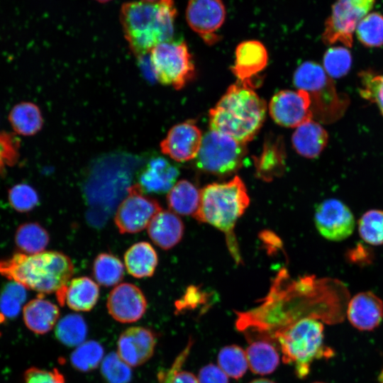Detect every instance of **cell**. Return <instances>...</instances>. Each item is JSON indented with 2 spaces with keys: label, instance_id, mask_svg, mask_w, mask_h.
Returning <instances> with one entry per match:
<instances>
[{
  "label": "cell",
  "instance_id": "obj_3",
  "mask_svg": "<svg viewBox=\"0 0 383 383\" xmlns=\"http://www.w3.org/2000/svg\"><path fill=\"white\" fill-rule=\"evenodd\" d=\"M266 111L265 101L251 87L238 81L210 110V130L246 144L261 128Z\"/></svg>",
  "mask_w": 383,
  "mask_h": 383
},
{
  "label": "cell",
  "instance_id": "obj_23",
  "mask_svg": "<svg viewBox=\"0 0 383 383\" xmlns=\"http://www.w3.org/2000/svg\"><path fill=\"white\" fill-rule=\"evenodd\" d=\"M128 272L137 278L150 277L158 262V257L152 246L147 242H139L130 247L124 255Z\"/></svg>",
  "mask_w": 383,
  "mask_h": 383
},
{
  "label": "cell",
  "instance_id": "obj_28",
  "mask_svg": "<svg viewBox=\"0 0 383 383\" xmlns=\"http://www.w3.org/2000/svg\"><path fill=\"white\" fill-rule=\"evenodd\" d=\"M50 240L47 231L37 223H28L18 227L15 242L22 253L33 255L43 252Z\"/></svg>",
  "mask_w": 383,
  "mask_h": 383
},
{
  "label": "cell",
  "instance_id": "obj_2",
  "mask_svg": "<svg viewBox=\"0 0 383 383\" xmlns=\"http://www.w3.org/2000/svg\"><path fill=\"white\" fill-rule=\"evenodd\" d=\"M177 9L174 0L124 3L120 20L129 48L138 57L157 45L172 40Z\"/></svg>",
  "mask_w": 383,
  "mask_h": 383
},
{
  "label": "cell",
  "instance_id": "obj_42",
  "mask_svg": "<svg viewBox=\"0 0 383 383\" xmlns=\"http://www.w3.org/2000/svg\"><path fill=\"white\" fill-rule=\"evenodd\" d=\"M198 380L199 383H228V377L218 366L209 364L199 370Z\"/></svg>",
  "mask_w": 383,
  "mask_h": 383
},
{
  "label": "cell",
  "instance_id": "obj_50",
  "mask_svg": "<svg viewBox=\"0 0 383 383\" xmlns=\"http://www.w3.org/2000/svg\"><path fill=\"white\" fill-rule=\"evenodd\" d=\"M382 383H383V382H382Z\"/></svg>",
  "mask_w": 383,
  "mask_h": 383
},
{
  "label": "cell",
  "instance_id": "obj_32",
  "mask_svg": "<svg viewBox=\"0 0 383 383\" xmlns=\"http://www.w3.org/2000/svg\"><path fill=\"white\" fill-rule=\"evenodd\" d=\"M26 297L24 286L13 281L6 284L0 294V323L16 318Z\"/></svg>",
  "mask_w": 383,
  "mask_h": 383
},
{
  "label": "cell",
  "instance_id": "obj_49",
  "mask_svg": "<svg viewBox=\"0 0 383 383\" xmlns=\"http://www.w3.org/2000/svg\"><path fill=\"white\" fill-rule=\"evenodd\" d=\"M313 383H323V382H313Z\"/></svg>",
  "mask_w": 383,
  "mask_h": 383
},
{
  "label": "cell",
  "instance_id": "obj_17",
  "mask_svg": "<svg viewBox=\"0 0 383 383\" xmlns=\"http://www.w3.org/2000/svg\"><path fill=\"white\" fill-rule=\"evenodd\" d=\"M346 313L353 327L371 331L383 320V301L372 292H360L350 300Z\"/></svg>",
  "mask_w": 383,
  "mask_h": 383
},
{
  "label": "cell",
  "instance_id": "obj_39",
  "mask_svg": "<svg viewBox=\"0 0 383 383\" xmlns=\"http://www.w3.org/2000/svg\"><path fill=\"white\" fill-rule=\"evenodd\" d=\"M101 371L108 383H129L132 377L129 365L114 353L104 358Z\"/></svg>",
  "mask_w": 383,
  "mask_h": 383
},
{
  "label": "cell",
  "instance_id": "obj_29",
  "mask_svg": "<svg viewBox=\"0 0 383 383\" xmlns=\"http://www.w3.org/2000/svg\"><path fill=\"white\" fill-rule=\"evenodd\" d=\"M280 139L265 144L257 162V173L263 179H272L284 170V150Z\"/></svg>",
  "mask_w": 383,
  "mask_h": 383
},
{
  "label": "cell",
  "instance_id": "obj_47",
  "mask_svg": "<svg viewBox=\"0 0 383 383\" xmlns=\"http://www.w3.org/2000/svg\"><path fill=\"white\" fill-rule=\"evenodd\" d=\"M95 1H96L98 2H100V3H106V2H109V1H110L111 0H95Z\"/></svg>",
  "mask_w": 383,
  "mask_h": 383
},
{
  "label": "cell",
  "instance_id": "obj_44",
  "mask_svg": "<svg viewBox=\"0 0 383 383\" xmlns=\"http://www.w3.org/2000/svg\"><path fill=\"white\" fill-rule=\"evenodd\" d=\"M170 383H199L198 378L192 372L178 370Z\"/></svg>",
  "mask_w": 383,
  "mask_h": 383
},
{
  "label": "cell",
  "instance_id": "obj_26",
  "mask_svg": "<svg viewBox=\"0 0 383 383\" xmlns=\"http://www.w3.org/2000/svg\"><path fill=\"white\" fill-rule=\"evenodd\" d=\"M248 367L252 372L265 375L272 373L279 363V355L270 341L254 339L245 351Z\"/></svg>",
  "mask_w": 383,
  "mask_h": 383
},
{
  "label": "cell",
  "instance_id": "obj_1",
  "mask_svg": "<svg viewBox=\"0 0 383 383\" xmlns=\"http://www.w3.org/2000/svg\"><path fill=\"white\" fill-rule=\"evenodd\" d=\"M74 270L70 258L56 251L20 252L0 260V274L41 294L55 293L62 306Z\"/></svg>",
  "mask_w": 383,
  "mask_h": 383
},
{
  "label": "cell",
  "instance_id": "obj_30",
  "mask_svg": "<svg viewBox=\"0 0 383 383\" xmlns=\"http://www.w3.org/2000/svg\"><path fill=\"white\" fill-rule=\"evenodd\" d=\"M93 274L99 284L111 287L123 279L124 267L120 259L114 255L102 252L94 261Z\"/></svg>",
  "mask_w": 383,
  "mask_h": 383
},
{
  "label": "cell",
  "instance_id": "obj_19",
  "mask_svg": "<svg viewBox=\"0 0 383 383\" xmlns=\"http://www.w3.org/2000/svg\"><path fill=\"white\" fill-rule=\"evenodd\" d=\"M178 169L164 157L152 159L139 176L142 190L161 194L169 192L175 184Z\"/></svg>",
  "mask_w": 383,
  "mask_h": 383
},
{
  "label": "cell",
  "instance_id": "obj_9",
  "mask_svg": "<svg viewBox=\"0 0 383 383\" xmlns=\"http://www.w3.org/2000/svg\"><path fill=\"white\" fill-rule=\"evenodd\" d=\"M377 0H335L325 21L322 41L326 45L341 43L351 48L359 22L374 7Z\"/></svg>",
  "mask_w": 383,
  "mask_h": 383
},
{
  "label": "cell",
  "instance_id": "obj_20",
  "mask_svg": "<svg viewBox=\"0 0 383 383\" xmlns=\"http://www.w3.org/2000/svg\"><path fill=\"white\" fill-rule=\"evenodd\" d=\"M184 223L172 211L161 210L150 221L148 233L158 247L169 250L175 246L184 234Z\"/></svg>",
  "mask_w": 383,
  "mask_h": 383
},
{
  "label": "cell",
  "instance_id": "obj_14",
  "mask_svg": "<svg viewBox=\"0 0 383 383\" xmlns=\"http://www.w3.org/2000/svg\"><path fill=\"white\" fill-rule=\"evenodd\" d=\"M203 135L192 121L174 126L161 141L162 152L173 160L182 162L196 157L202 142Z\"/></svg>",
  "mask_w": 383,
  "mask_h": 383
},
{
  "label": "cell",
  "instance_id": "obj_36",
  "mask_svg": "<svg viewBox=\"0 0 383 383\" xmlns=\"http://www.w3.org/2000/svg\"><path fill=\"white\" fill-rule=\"evenodd\" d=\"M104 355V349L97 342H84L72 352L70 356L72 365L81 372H89L96 368Z\"/></svg>",
  "mask_w": 383,
  "mask_h": 383
},
{
  "label": "cell",
  "instance_id": "obj_16",
  "mask_svg": "<svg viewBox=\"0 0 383 383\" xmlns=\"http://www.w3.org/2000/svg\"><path fill=\"white\" fill-rule=\"evenodd\" d=\"M156 335L149 328L136 326L124 331L117 342V354L129 366L136 367L152 355Z\"/></svg>",
  "mask_w": 383,
  "mask_h": 383
},
{
  "label": "cell",
  "instance_id": "obj_31",
  "mask_svg": "<svg viewBox=\"0 0 383 383\" xmlns=\"http://www.w3.org/2000/svg\"><path fill=\"white\" fill-rule=\"evenodd\" d=\"M55 333L59 341L64 345L79 346L86 338L87 326L80 315L68 314L57 323Z\"/></svg>",
  "mask_w": 383,
  "mask_h": 383
},
{
  "label": "cell",
  "instance_id": "obj_18",
  "mask_svg": "<svg viewBox=\"0 0 383 383\" xmlns=\"http://www.w3.org/2000/svg\"><path fill=\"white\" fill-rule=\"evenodd\" d=\"M268 55L265 45L258 40L241 42L235 49V60L231 71L238 81L252 87V77L267 65Z\"/></svg>",
  "mask_w": 383,
  "mask_h": 383
},
{
  "label": "cell",
  "instance_id": "obj_33",
  "mask_svg": "<svg viewBox=\"0 0 383 383\" xmlns=\"http://www.w3.org/2000/svg\"><path fill=\"white\" fill-rule=\"evenodd\" d=\"M218 365L228 377L240 379L248 367L246 353L237 345H226L218 354Z\"/></svg>",
  "mask_w": 383,
  "mask_h": 383
},
{
  "label": "cell",
  "instance_id": "obj_4",
  "mask_svg": "<svg viewBox=\"0 0 383 383\" xmlns=\"http://www.w3.org/2000/svg\"><path fill=\"white\" fill-rule=\"evenodd\" d=\"M250 204V198L243 180L235 176L223 183H212L201 190L199 209L194 218L209 223L224 233L229 252L237 264L242 258L234 233L238 220Z\"/></svg>",
  "mask_w": 383,
  "mask_h": 383
},
{
  "label": "cell",
  "instance_id": "obj_12",
  "mask_svg": "<svg viewBox=\"0 0 383 383\" xmlns=\"http://www.w3.org/2000/svg\"><path fill=\"white\" fill-rule=\"evenodd\" d=\"M269 111L274 122L287 128H297L313 119L309 95L302 89L278 91L270 100Z\"/></svg>",
  "mask_w": 383,
  "mask_h": 383
},
{
  "label": "cell",
  "instance_id": "obj_38",
  "mask_svg": "<svg viewBox=\"0 0 383 383\" xmlns=\"http://www.w3.org/2000/svg\"><path fill=\"white\" fill-rule=\"evenodd\" d=\"M359 78L360 96L375 103L383 115V74L365 70L360 72Z\"/></svg>",
  "mask_w": 383,
  "mask_h": 383
},
{
  "label": "cell",
  "instance_id": "obj_5",
  "mask_svg": "<svg viewBox=\"0 0 383 383\" xmlns=\"http://www.w3.org/2000/svg\"><path fill=\"white\" fill-rule=\"evenodd\" d=\"M323 330L319 319L305 317L278 331L270 340L279 344L283 362L293 364L296 376L304 378L315 359L333 355L330 348L323 346Z\"/></svg>",
  "mask_w": 383,
  "mask_h": 383
},
{
  "label": "cell",
  "instance_id": "obj_13",
  "mask_svg": "<svg viewBox=\"0 0 383 383\" xmlns=\"http://www.w3.org/2000/svg\"><path fill=\"white\" fill-rule=\"evenodd\" d=\"M226 18V9L222 0H189L186 9V19L189 27L208 45L219 40L216 32Z\"/></svg>",
  "mask_w": 383,
  "mask_h": 383
},
{
  "label": "cell",
  "instance_id": "obj_37",
  "mask_svg": "<svg viewBox=\"0 0 383 383\" xmlns=\"http://www.w3.org/2000/svg\"><path fill=\"white\" fill-rule=\"evenodd\" d=\"M351 65L350 52L341 46L328 48L323 58V67L331 78L345 76L350 70Z\"/></svg>",
  "mask_w": 383,
  "mask_h": 383
},
{
  "label": "cell",
  "instance_id": "obj_21",
  "mask_svg": "<svg viewBox=\"0 0 383 383\" xmlns=\"http://www.w3.org/2000/svg\"><path fill=\"white\" fill-rule=\"evenodd\" d=\"M328 140L327 131L313 119L298 126L292 137L294 150L307 158L317 157L326 146Z\"/></svg>",
  "mask_w": 383,
  "mask_h": 383
},
{
  "label": "cell",
  "instance_id": "obj_27",
  "mask_svg": "<svg viewBox=\"0 0 383 383\" xmlns=\"http://www.w3.org/2000/svg\"><path fill=\"white\" fill-rule=\"evenodd\" d=\"M9 121L16 132L25 135L36 133L43 126V118L39 108L28 102L14 106L9 114Z\"/></svg>",
  "mask_w": 383,
  "mask_h": 383
},
{
  "label": "cell",
  "instance_id": "obj_8",
  "mask_svg": "<svg viewBox=\"0 0 383 383\" xmlns=\"http://www.w3.org/2000/svg\"><path fill=\"white\" fill-rule=\"evenodd\" d=\"M150 62L155 79L162 84L179 90L192 79L194 65L187 44L165 42L150 52Z\"/></svg>",
  "mask_w": 383,
  "mask_h": 383
},
{
  "label": "cell",
  "instance_id": "obj_7",
  "mask_svg": "<svg viewBox=\"0 0 383 383\" xmlns=\"http://www.w3.org/2000/svg\"><path fill=\"white\" fill-rule=\"evenodd\" d=\"M246 152L245 143L210 130L203 135L196 165L204 172L218 176L229 175L241 167Z\"/></svg>",
  "mask_w": 383,
  "mask_h": 383
},
{
  "label": "cell",
  "instance_id": "obj_34",
  "mask_svg": "<svg viewBox=\"0 0 383 383\" xmlns=\"http://www.w3.org/2000/svg\"><path fill=\"white\" fill-rule=\"evenodd\" d=\"M357 40L367 48L383 45V15L371 12L357 24L355 29Z\"/></svg>",
  "mask_w": 383,
  "mask_h": 383
},
{
  "label": "cell",
  "instance_id": "obj_24",
  "mask_svg": "<svg viewBox=\"0 0 383 383\" xmlns=\"http://www.w3.org/2000/svg\"><path fill=\"white\" fill-rule=\"evenodd\" d=\"M99 288L91 278L81 277L69 282L65 292V303L77 311H90L96 304Z\"/></svg>",
  "mask_w": 383,
  "mask_h": 383
},
{
  "label": "cell",
  "instance_id": "obj_15",
  "mask_svg": "<svg viewBox=\"0 0 383 383\" xmlns=\"http://www.w3.org/2000/svg\"><path fill=\"white\" fill-rule=\"evenodd\" d=\"M106 306L109 314L115 320L121 323H133L144 315L147 300L138 287L130 283H122L111 290Z\"/></svg>",
  "mask_w": 383,
  "mask_h": 383
},
{
  "label": "cell",
  "instance_id": "obj_45",
  "mask_svg": "<svg viewBox=\"0 0 383 383\" xmlns=\"http://www.w3.org/2000/svg\"><path fill=\"white\" fill-rule=\"evenodd\" d=\"M250 383H275V382L268 379L260 378V379H255L251 381Z\"/></svg>",
  "mask_w": 383,
  "mask_h": 383
},
{
  "label": "cell",
  "instance_id": "obj_41",
  "mask_svg": "<svg viewBox=\"0 0 383 383\" xmlns=\"http://www.w3.org/2000/svg\"><path fill=\"white\" fill-rule=\"evenodd\" d=\"M24 383H65V379L57 369L46 370L30 367L25 373Z\"/></svg>",
  "mask_w": 383,
  "mask_h": 383
},
{
  "label": "cell",
  "instance_id": "obj_46",
  "mask_svg": "<svg viewBox=\"0 0 383 383\" xmlns=\"http://www.w3.org/2000/svg\"><path fill=\"white\" fill-rule=\"evenodd\" d=\"M378 380L381 382H383V370L381 371L380 374L378 376Z\"/></svg>",
  "mask_w": 383,
  "mask_h": 383
},
{
  "label": "cell",
  "instance_id": "obj_11",
  "mask_svg": "<svg viewBox=\"0 0 383 383\" xmlns=\"http://www.w3.org/2000/svg\"><path fill=\"white\" fill-rule=\"evenodd\" d=\"M318 233L331 241H341L350 237L355 228V217L350 208L337 199L320 203L314 213Z\"/></svg>",
  "mask_w": 383,
  "mask_h": 383
},
{
  "label": "cell",
  "instance_id": "obj_25",
  "mask_svg": "<svg viewBox=\"0 0 383 383\" xmlns=\"http://www.w3.org/2000/svg\"><path fill=\"white\" fill-rule=\"evenodd\" d=\"M200 200L201 190L187 179L177 182L167 196L168 206L172 212L193 217L199 209Z\"/></svg>",
  "mask_w": 383,
  "mask_h": 383
},
{
  "label": "cell",
  "instance_id": "obj_40",
  "mask_svg": "<svg viewBox=\"0 0 383 383\" xmlns=\"http://www.w3.org/2000/svg\"><path fill=\"white\" fill-rule=\"evenodd\" d=\"M9 201L16 211L23 213L35 208L39 202V197L33 187L26 184H19L9 190Z\"/></svg>",
  "mask_w": 383,
  "mask_h": 383
},
{
  "label": "cell",
  "instance_id": "obj_43",
  "mask_svg": "<svg viewBox=\"0 0 383 383\" xmlns=\"http://www.w3.org/2000/svg\"><path fill=\"white\" fill-rule=\"evenodd\" d=\"M190 348L186 347L184 350L178 355L172 367L166 372H162L159 375L160 383H170L174 374L181 369L182 365L186 360Z\"/></svg>",
  "mask_w": 383,
  "mask_h": 383
},
{
  "label": "cell",
  "instance_id": "obj_35",
  "mask_svg": "<svg viewBox=\"0 0 383 383\" xmlns=\"http://www.w3.org/2000/svg\"><path fill=\"white\" fill-rule=\"evenodd\" d=\"M361 238L371 245H383V210L370 209L365 212L357 221Z\"/></svg>",
  "mask_w": 383,
  "mask_h": 383
},
{
  "label": "cell",
  "instance_id": "obj_10",
  "mask_svg": "<svg viewBox=\"0 0 383 383\" xmlns=\"http://www.w3.org/2000/svg\"><path fill=\"white\" fill-rule=\"evenodd\" d=\"M127 194L118 207L114 218L116 226L123 234L143 231L162 210L157 201L145 195L138 184L129 187Z\"/></svg>",
  "mask_w": 383,
  "mask_h": 383
},
{
  "label": "cell",
  "instance_id": "obj_6",
  "mask_svg": "<svg viewBox=\"0 0 383 383\" xmlns=\"http://www.w3.org/2000/svg\"><path fill=\"white\" fill-rule=\"evenodd\" d=\"M297 89L306 91L310 97L313 118L329 123L340 118L348 105V99L338 94L332 78L319 64L306 61L293 75Z\"/></svg>",
  "mask_w": 383,
  "mask_h": 383
},
{
  "label": "cell",
  "instance_id": "obj_22",
  "mask_svg": "<svg viewBox=\"0 0 383 383\" xmlns=\"http://www.w3.org/2000/svg\"><path fill=\"white\" fill-rule=\"evenodd\" d=\"M59 316L58 307L40 296L30 300L23 308L26 326L37 334H44L52 330Z\"/></svg>",
  "mask_w": 383,
  "mask_h": 383
},
{
  "label": "cell",
  "instance_id": "obj_48",
  "mask_svg": "<svg viewBox=\"0 0 383 383\" xmlns=\"http://www.w3.org/2000/svg\"><path fill=\"white\" fill-rule=\"evenodd\" d=\"M142 1H145V2H155V1H157L159 0H140Z\"/></svg>",
  "mask_w": 383,
  "mask_h": 383
}]
</instances>
